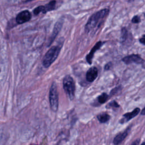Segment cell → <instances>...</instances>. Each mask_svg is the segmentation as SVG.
<instances>
[{
	"label": "cell",
	"instance_id": "obj_1",
	"mask_svg": "<svg viewBox=\"0 0 145 145\" xmlns=\"http://www.w3.org/2000/svg\"><path fill=\"white\" fill-rule=\"evenodd\" d=\"M109 12V9L104 8L92 14L85 25L86 32L89 33L99 28L108 16Z\"/></svg>",
	"mask_w": 145,
	"mask_h": 145
},
{
	"label": "cell",
	"instance_id": "obj_2",
	"mask_svg": "<svg viewBox=\"0 0 145 145\" xmlns=\"http://www.w3.org/2000/svg\"><path fill=\"white\" fill-rule=\"evenodd\" d=\"M61 50V46H52L45 54L43 58L42 64L45 67H49L57 59Z\"/></svg>",
	"mask_w": 145,
	"mask_h": 145
},
{
	"label": "cell",
	"instance_id": "obj_3",
	"mask_svg": "<svg viewBox=\"0 0 145 145\" xmlns=\"http://www.w3.org/2000/svg\"><path fill=\"white\" fill-rule=\"evenodd\" d=\"M63 87L69 99L72 100L74 97L75 83L72 78L70 75H66L63 78Z\"/></svg>",
	"mask_w": 145,
	"mask_h": 145
},
{
	"label": "cell",
	"instance_id": "obj_4",
	"mask_svg": "<svg viewBox=\"0 0 145 145\" xmlns=\"http://www.w3.org/2000/svg\"><path fill=\"white\" fill-rule=\"evenodd\" d=\"M49 102L51 109L54 112H57L58 108V94L55 82L52 83L50 88Z\"/></svg>",
	"mask_w": 145,
	"mask_h": 145
},
{
	"label": "cell",
	"instance_id": "obj_5",
	"mask_svg": "<svg viewBox=\"0 0 145 145\" xmlns=\"http://www.w3.org/2000/svg\"><path fill=\"white\" fill-rule=\"evenodd\" d=\"M56 5V1H50L49 3H48L45 6H40L35 8V10H33V13L36 15H38L40 12H42L45 14L48 11L54 10L55 8Z\"/></svg>",
	"mask_w": 145,
	"mask_h": 145
},
{
	"label": "cell",
	"instance_id": "obj_6",
	"mask_svg": "<svg viewBox=\"0 0 145 145\" xmlns=\"http://www.w3.org/2000/svg\"><path fill=\"white\" fill-rule=\"evenodd\" d=\"M122 61L126 65H129L132 63L142 64L144 62V60L139 55L135 54L125 56L122 59Z\"/></svg>",
	"mask_w": 145,
	"mask_h": 145
},
{
	"label": "cell",
	"instance_id": "obj_7",
	"mask_svg": "<svg viewBox=\"0 0 145 145\" xmlns=\"http://www.w3.org/2000/svg\"><path fill=\"white\" fill-rule=\"evenodd\" d=\"M140 111V109L139 108H136L132 112L126 113L122 116V118L120 120V123L123 124L129 121L130 120L136 117L139 113Z\"/></svg>",
	"mask_w": 145,
	"mask_h": 145
},
{
	"label": "cell",
	"instance_id": "obj_8",
	"mask_svg": "<svg viewBox=\"0 0 145 145\" xmlns=\"http://www.w3.org/2000/svg\"><path fill=\"white\" fill-rule=\"evenodd\" d=\"M31 14L28 10H24L19 12L16 18V20L18 24H23L29 21L31 18Z\"/></svg>",
	"mask_w": 145,
	"mask_h": 145
},
{
	"label": "cell",
	"instance_id": "obj_9",
	"mask_svg": "<svg viewBox=\"0 0 145 145\" xmlns=\"http://www.w3.org/2000/svg\"><path fill=\"white\" fill-rule=\"evenodd\" d=\"M130 126H129L127 129H126L125 130L118 133L114 138L113 140V144L115 145H118L121 143L126 138V137L128 135V133L130 131Z\"/></svg>",
	"mask_w": 145,
	"mask_h": 145
},
{
	"label": "cell",
	"instance_id": "obj_10",
	"mask_svg": "<svg viewBox=\"0 0 145 145\" xmlns=\"http://www.w3.org/2000/svg\"><path fill=\"white\" fill-rule=\"evenodd\" d=\"M104 42H102L101 41H98L96 43V44L94 45V46L91 49V51L89 52V53L88 54V55L86 56V60L87 62L91 65L92 63V58L93 57L94 54L104 44Z\"/></svg>",
	"mask_w": 145,
	"mask_h": 145
},
{
	"label": "cell",
	"instance_id": "obj_11",
	"mask_svg": "<svg viewBox=\"0 0 145 145\" xmlns=\"http://www.w3.org/2000/svg\"><path fill=\"white\" fill-rule=\"evenodd\" d=\"M98 75V70L96 67H92L87 71L86 79L89 82H93Z\"/></svg>",
	"mask_w": 145,
	"mask_h": 145
},
{
	"label": "cell",
	"instance_id": "obj_12",
	"mask_svg": "<svg viewBox=\"0 0 145 145\" xmlns=\"http://www.w3.org/2000/svg\"><path fill=\"white\" fill-rule=\"evenodd\" d=\"M62 23H63V22H62V20L61 19L59 20L56 23V24L54 25V29H53V31L52 35L51 36V38L50 39L49 45L53 42V41L55 39L56 36L58 35V32L60 31V30L61 29V27H62Z\"/></svg>",
	"mask_w": 145,
	"mask_h": 145
},
{
	"label": "cell",
	"instance_id": "obj_13",
	"mask_svg": "<svg viewBox=\"0 0 145 145\" xmlns=\"http://www.w3.org/2000/svg\"><path fill=\"white\" fill-rule=\"evenodd\" d=\"M97 118L99 121L100 123H106V122H108L110 120V116L109 114H107L106 113H102L98 114L97 116Z\"/></svg>",
	"mask_w": 145,
	"mask_h": 145
},
{
	"label": "cell",
	"instance_id": "obj_14",
	"mask_svg": "<svg viewBox=\"0 0 145 145\" xmlns=\"http://www.w3.org/2000/svg\"><path fill=\"white\" fill-rule=\"evenodd\" d=\"M109 98V96L106 93L104 92L97 97V100L99 104H102L105 103L108 100Z\"/></svg>",
	"mask_w": 145,
	"mask_h": 145
},
{
	"label": "cell",
	"instance_id": "obj_15",
	"mask_svg": "<svg viewBox=\"0 0 145 145\" xmlns=\"http://www.w3.org/2000/svg\"><path fill=\"white\" fill-rule=\"evenodd\" d=\"M119 107H120L119 104L116 101H114V100L110 101L106 106V108H108V109H110V108H113H113H118Z\"/></svg>",
	"mask_w": 145,
	"mask_h": 145
},
{
	"label": "cell",
	"instance_id": "obj_16",
	"mask_svg": "<svg viewBox=\"0 0 145 145\" xmlns=\"http://www.w3.org/2000/svg\"><path fill=\"white\" fill-rule=\"evenodd\" d=\"M121 40L122 41H125L128 36V33H127V30L126 29V28H122L121 29Z\"/></svg>",
	"mask_w": 145,
	"mask_h": 145
},
{
	"label": "cell",
	"instance_id": "obj_17",
	"mask_svg": "<svg viewBox=\"0 0 145 145\" xmlns=\"http://www.w3.org/2000/svg\"><path fill=\"white\" fill-rule=\"evenodd\" d=\"M122 89V87L121 86H117L115 88H114L113 89H112L110 91V95H117L119 93V92H121Z\"/></svg>",
	"mask_w": 145,
	"mask_h": 145
},
{
	"label": "cell",
	"instance_id": "obj_18",
	"mask_svg": "<svg viewBox=\"0 0 145 145\" xmlns=\"http://www.w3.org/2000/svg\"><path fill=\"white\" fill-rule=\"evenodd\" d=\"M131 22H132V23H140V18H139V16H138V15H135V16H134L133 17V18H132V19H131Z\"/></svg>",
	"mask_w": 145,
	"mask_h": 145
},
{
	"label": "cell",
	"instance_id": "obj_19",
	"mask_svg": "<svg viewBox=\"0 0 145 145\" xmlns=\"http://www.w3.org/2000/svg\"><path fill=\"white\" fill-rule=\"evenodd\" d=\"M140 141V139L139 138H138V139L135 140L134 141H133L132 142V143L131 144V145H139Z\"/></svg>",
	"mask_w": 145,
	"mask_h": 145
},
{
	"label": "cell",
	"instance_id": "obj_20",
	"mask_svg": "<svg viewBox=\"0 0 145 145\" xmlns=\"http://www.w3.org/2000/svg\"><path fill=\"white\" fill-rule=\"evenodd\" d=\"M139 42L143 44V45H145V35H143L142 37L139 39Z\"/></svg>",
	"mask_w": 145,
	"mask_h": 145
},
{
	"label": "cell",
	"instance_id": "obj_21",
	"mask_svg": "<svg viewBox=\"0 0 145 145\" xmlns=\"http://www.w3.org/2000/svg\"><path fill=\"white\" fill-rule=\"evenodd\" d=\"M110 65H111V63H106L105 65V67H104V69L105 70H109V69H110Z\"/></svg>",
	"mask_w": 145,
	"mask_h": 145
},
{
	"label": "cell",
	"instance_id": "obj_22",
	"mask_svg": "<svg viewBox=\"0 0 145 145\" xmlns=\"http://www.w3.org/2000/svg\"><path fill=\"white\" fill-rule=\"evenodd\" d=\"M140 114L141 115H145V107L142 110V111L140 112Z\"/></svg>",
	"mask_w": 145,
	"mask_h": 145
},
{
	"label": "cell",
	"instance_id": "obj_23",
	"mask_svg": "<svg viewBox=\"0 0 145 145\" xmlns=\"http://www.w3.org/2000/svg\"><path fill=\"white\" fill-rule=\"evenodd\" d=\"M140 145H145V142H143Z\"/></svg>",
	"mask_w": 145,
	"mask_h": 145
},
{
	"label": "cell",
	"instance_id": "obj_24",
	"mask_svg": "<svg viewBox=\"0 0 145 145\" xmlns=\"http://www.w3.org/2000/svg\"><path fill=\"white\" fill-rule=\"evenodd\" d=\"M144 16H145V13H144Z\"/></svg>",
	"mask_w": 145,
	"mask_h": 145
},
{
	"label": "cell",
	"instance_id": "obj_25",
	"mask_svg": "<svg viewBox=\"0 0 145 145\" xmlns=\"http://www.w3.org/2000/svg\"><path fill=\"white\" fill-rule=\"evenodd\" d=\"M0 71H1V70H0Z\"/></svg>",
	"mask_w": 145,
	"mask_h": 145
}]
</instances>
